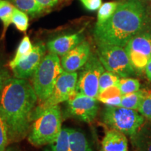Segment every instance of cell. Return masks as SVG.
<instances>
[{"label": "cell", "instance_id": "44dd1931", "mask_svg": "<svg viewBox=\"0 0 151 151\" xmlns=\"http://www.w3.org/2000/svg\"><path fill=\"white\" fill-rule=\"evenodd\" d=\"M17 9L32 16H36L43 12L36 0H7Z\"/></svg>", "mask_w": 151, "mask_h": 151}, {"label": "cell", "instance_id": "3957f363", "mask_svg": "<svg viewBox=\"0 0 151 151\" xmlns=\"http://www.w3.org/2000/svg\"><path fill=\"white\" fill-rule=\"evenodd\" d=\"M62 130V114L58 105L46 109L32 120L28 132V141L39 147L51 144Z\"/></svg>", "mask_w": 151, "mask_h": 151}, {"label": "cell", "instance_id": "8fae6325", "mask_svg": "<svg viewBox=\"0 0 151 151\" xmlns=\"http://www.w3.org/2000/svg\"><path fill=\"white\" fill-rule=\"evenodd\" d=\"M46 50V47L42 42L37 43L33 46L31 53L12 69L14 77L20 79H28L32 77L45 56Z\"/></svg>", "mask_w": 151, "mask_h": 151}, {"label": "cell", "instance_id": "d6a6232c", "mask_svg": "<svg viewBox=\"0 0 151 151\" xmlns=\"http://www.w3.org/2000/svg\"><path fill=\"white\" fill-rule=\"evenodd\" d=\"M5 151H18V150H15V149H14V148H7L6 150H5Z\"/></svg>", "mask_w": 151, "mask_h": 151}, {"label": "cell", "instance_id": "5b68a950", "mask_svg": "<svg viewBox=\"0 0 151 151\" xmlns=\"http://www.w3.org/2000/svg\"><path fill=\"white\" fill-rule=\"evenodd\" d=\"M102 120L111 129L131 136L144 122L145 118L137 111L120 106H106L103 111Z\"/></svg>", "mask_w": 151, "mask_h": 151}, {"label": "cell", "instance_id": "4dcf8cb0", "mask_svg": "<svg viewBox=\"0 0 151 151\" xmlns=\"http://www.w3.org/2000/svg\"><path fill=\"white\" fill-rule=\"evenodd\" d=\"M11 76L9 74V71L6 69H4L2 66L0 65V78H10Z\"/></svg>", "mask_w": 151, "mask_h": 151}, {"label": "cell", "instance_id": "7a4b0ae2", "mask_svg": "<svg viewBox=\"0 0 151 151\" xmlns=\"http://www.w3.org/2000/svg\"><path fill=\"white\" fill-rule=\"evenodd\" d=\"M148 16L144 4L139 0L119 3L116 11L104 23L95 25L94 37L97 45L124 47L132 37L147 29Z\"/></svg>", "mask_w": 151, "mask_h": 151}, {"label": "cell", "instance_id": "83f0119b", "mask_svg": "<svg viewBox=\"0 0 151 151\" xmlns=\"http://www.w3.org/2000/svg\"><path fill=\"white\" fill-rule=\"evenodd\" d=\"M87 10L95 11L98 10L101 6L102 0H79Z\"/></svg>", "mask_w": 151, "mask_h": 151}, {"label": "cell", "instance_id": "30bf717a", "mask_svg": "<svg viewBox=\"0 0 151 151\" xmlns=\"http://www.w3.org/2000/svg\"><path fill=\"white\" fill-rule=\"evenodd\" d=\"M67 101V113L71 117L90 123L97 116L99 101L96 98L76 92Z\"/></svg>", "mask_w": 151, "mask_h": 151}, {"label": "cell", "instance_id": "cb8c5ba5", "mask_svg": "<svg viewBox=\"0 0 151 151\" xmlns=\"http://www.w3.org/2000/svg\"><path fill=\"white\" fill-rule=\"evenodd\" d=\"M120 77L109 71H104L99 81V93L110 86H118ZM98 93V94H99Z\"/></svg>", "mask_w": 151, "mask_h": 151}, {"label": "cell", "instance_id": "484cf974", "mask_svg": "<svg viewBox=\"0 0 151 151\" xmlns=\"http://www.w3.org/2000/svg\"><path fill=\"white\" fill-rule=\"evenodd\" d=\"M8 143V126L4 113L0 106V151H5Z\"/></svg>", "mask_w": 151, "mask_h": 151}, {"label": "cell", "instance_id": "277c9868", "mask_svg": "<svg viewBox=\"0 0 151 151\" xmlns=\"http://www.w3.org/2000/svg\"><path fill=\"white\" fill-rule=\"evenodd\" d=\"M63 69L58 55L47 54L43 58L33 75V88L39 102L48 99Z\"/></svg>", "mask_w": 151, "mask_h": 151}, {"label": "cell", "instance_id": "ba28073f", "mask_svg": "<svg viewBox=\"0 0 151 151\" xmlns=\"http://www.w3.org/2000/svg\"><path fill=\"white\" fill-rule=\"evenodd\" d=\"M136 73H143L151 56V33L145 29L132 37L124 47Z\"/></svg>", "mask_w": 151, "mask_h": 151}, {"label": "cell", "instance_id": "7402d4cb", "mask_svg": "<svg viewBox=\"0 0 151 151\" xmlns=\"http://www.w3.org/2000/svg\"><path fill=\"white\" fill-rule=\"evenodd\" d=\"M118 4L119 3L117 1H109V2H106L101 4L98 11L96 25H100L106 22L114 14Z\"/></svg>", "mask_w": 151, "mask_h": 151}, {"label": "cell", "instance_id": "1f68e13d", "mask_svg": "<svg viewBox=\"0 0 151 151\" xmlns=\"http://www.w3.org/2000/svg\"><path fill=\"white\" fill-rule=\"evenodd\" d=\"M9 78H0V96H1V92H2V90L4 87L5 86L6 82L7 80Z\"/></svg>", "mask_w": 151, "mask_h": 151}, {"label": "cell", "instance_id": "9a60e30c", "mask_svg": "<svg viewBox=\"0 0 151 151\" xmlns=\"http://www.w3.org/2000/svg\"><path fill=\"white\" fill-rule=\"evenodd\" d=\"M101 151H128L125 134L113 129L107 131L101 141Z\"/></svg>", "mask_w": 151, "mask_h": 151}, {"label": "cell", "instance_id": "f1b7e54d", "mask_svg": "<svg viewBox=\"0 0 151 151\" xmlns=\"http://www.w3.org/2000/svg\"><path fill=\"white\" fill-rule=\"evenodd\" d=\"M36 1L43 11H46L55 6L59 0H36Z\"/></svg>", "mask_w": 151, "mask_h": 151}, {"label": "cell", "instance_id": "4fadbf2b", "mask_svg": "<svg viewBox=\"0 0 151 151\" xmlns=\"http://www.w3.org/2000/svg\"><path fill=\"white\" fill-rule=\"evenodd\" d=\"M82 41L83 35L81 33H74L55 38L47 43L46 47L50 52L63 56Z\"/></svg>", "mask_w": 151, "mask_h": 151}, {"label": "cell", "instance_id": "6da1fadb", "mask_svg": "<svg viewBox=\"0 0 151 151\" xmlns=\"http://www.w3.org/2000/svg\"><path fill=\"white\" fill-rule=\"evenodd\" d=\"M37 101L33 86L27 79L10 77L6 82L0 96V106L8 126L9 143L19 142L27 137Z\"/></svg>", "mask_w": 151, "mask_h": 151}, {"label": "cell", "instance_id": "5bb4252c", "mask_svg": "<svg viewBox=\"0 0 151 151\" xmlns=\"http://www.w3.org/2000/svg\"><path fill=\"white\" fill-rule=\"evenodd\" d=\"M130 140L137 151H151V119H146L133 134Z\"/></svg>", "mask_w": 151, "mask_h": 151}, {"label": "cell", "instance_id": "8992f818", "mask_svg": "<svg viewBox=\"0 0 151 151\" xmlns=\"http://www.w3.org/2000/svg\"><path fill=\"white\" fill-rule=\"evenodd\" d=\"M78 73L76 71L67 72L64 71L57 79L55 86L48 99L40 102L34 109L31 116V122L49 107L67 101L77 92Z\"/></svg>", "mask_w": 151, "mask_h": 151}, {"label": "cell", "instance_id": "ffe728a7", "mask_svg": "<svg viewBox=\"0 0 151 151\" xmlns=\"http://www.w3.org/2000/svg\"><path fill=\"white\" fill-rule=\"evenodd\" d=\"M14 8V5L7 0H0V20L3 23V32L0 41L4 38L7 29L12 23L11 19Z\"/></svg>", "mask_w": 151, "mask_h": 151}, {"label": "cell", "instance_id": "e0dca14e", "mask_svg": "<svg viewBox=\"0 0 151 151\" xmlns=\"http://www.w3.org/2000/svg\"><path fill=\"white\" fill-rule=\"evenodd\" d=\"M69 151H93L82 132L70 128Z\"/></svg>", "mask_w": 151, "mask_h": 151}, {"label": "cell", "instance_id": "7c38bea8", "mask_svg": "<svg viewBox=\"0 0 151 151\" xmlns=\"http://www.w3.org/2000/svg\"><path fill=\"white\" fill-rule=\"evenodd\" d=\"M89 43L83 41L78 46L62 56L61 65L64 71L73 72L81 69L88 62L90 55Z\"/></svg>", "mask_w": 151, "mask_h": 151}, {"label": "cell", "instance_id": "9c48e42d", "mask_svg": "<svg viewBox=\"0 0 151 151\" xmlns=\"http://www.w3.org/2000/svg\"><path fill=\"white\" fill-rule=\"evenodd\" d=\"M81 69L77 81V92L97 99L99 78L104 71V67L98 57L90 54L88 62Z\"/></svg>", "mask_w": 151, "mask_h": 151}, {"label": "cell", "instance_id": "52a82bcc", "mask_svg": "<svg viewBox=\"0 0 151 151\" xmlns=\"http://www.w3.org/2000/svg\"><path fill=\"white\" fill-rule=\"evenodd\" d=\"M97 46L98 58L107 71L116 73L120 78L136 75L124 47L104 44Z\"/></svg>", "mask_w": 151, "mask_h": 151}, {"label": "cell", "instance_id": "ac0fdd59", "mask_svg": "<svg viewBox=\"0 0 151 151\" xmlns=\"http://www.w3.org/2000/svg\"><path fill=\"white\" fill-rule=\"evenodd\" d=\"M32 49L33 46L29 37L27 35H25L19 43L14 58L9 62V68L11 69H14L16 66L18 65L19 62H21L31 53Z\"/></svg>", "mask_w": 151, "mask_h": 151}, {"label": "cell", "instance_id": "2e32d148", "mask_svg": "<svg viewBox=\"0 0 151 151\" xmlns=\"http://www.w3.org/2000/svg\"><path fill=\"white\" fill-rule=\"evenodd\" d=\"M122 94L118 86H110L98 94L97 99L106 106H119Z\"/></svg>", "mask_w": 151, "mask_h": 151}, {"label": "cell", "instance_id": "f546056e", "mask_svg": "<svg viewBox=\"0 0 151 151\" xmlns=\"http://www.w3.org/2000/svg\"><path fill=\"white\" fill-rule=\"evenodd\" d=\"M145 72H146L147 78L150 81H151V56L149 58L148 64H147L146 69H145Z\"/></svg>", "mask_w": 151, "mask_h": 151}, {"label": "cell", "instance_id": "603a6c76", "mask_svg": "<svg viewBox=\"0 0 151 151\" xmlns=\"http://www.w3.org/2000/svg\"><path fill=\"white\" fill-rule=\"evenodd\" d=\"M12 23L16 26L17 29L21 32L26 33L29 27V17L26 13L15 7L11 19Z\"/></svg>", "mask_w": 151, "mask_h": 151}, {"label": "cell", "instance_id": "d6986e66", "mask_svg": "<svg viewBox=\"0 0 151 151\" xmlns=\"http://www.w3.org/2000/svg\"><path fill=\"white\" fill-rule=\"evenodd\" d=\"M146 91L138 90L137 92L122 94L121 102L119 106L138 111L146 94Z\"/></svg>", "mask_w": 151, "mask_h": 151}, {"label": "cell", "instance_id": "4316f807", "mask_svg": "<svg viewBox=\"0 0 151 151\" xmlns=\"http://www.w3.org/2000/svg\"><path fill=\"white\" fill-rule=\"evenodd\" d=\"M138 111L144 118L151 119V92H146V96Z\"/></svg>", "mask_w": 151, "mask_h": 151}, {"label": "cell", "instance_id": "d4e9b609", "mask_svg": "<svg viewBox=\"0 0 151 151\" xmlns=\"http://www.w3.org/2000/svg\"><path fill=\"white\" fill-rule=\"evenodd\" d=\"M118 86L121 94H126L139 90L140 83L139 80L136 78L126 77V78H120Z\"/></svg>", "mask_w": 151, "mask_h": 151}]
</instances>
